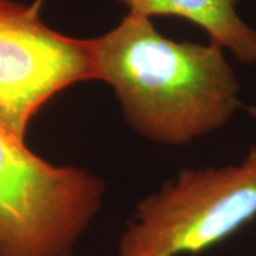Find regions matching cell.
I'll return each mask as SVG.
<instances>
[{"instance_id":"obj_1","label":"cell","mask_w":256,"mask_h":256,"mask_svg":"<svg viewBox=\"0 0 256 256\" xmlns=\"http://www.w3.org/2000/svg\"><path fill=\"white\" fill-rule=\"evenodd\" d=\"M92 46L97 80L114 88L126 120L148 140L188 144L238 108L239 82L220 44L175 42L151 18L128 13Z\"/></svg>"},{"instance_id":"obj_2","label":"cell","mask_w":256,"mask_h":256,"mask_svg":"<svg viewBox=\"0 0 256 256\" xmlns=\"http://www.w3.org/2000/svg\"><path fill=\"white\" fill-rule=\"evenodd\" d=\"M102 195L100 178L52 165L0 124V256H74Z\"/></svg>"},{"instance_id":"obj_3","label":"cell","mask_w":256,"mask_h":256,"mask_svg":"<svg viewBox=\"0 0 256 256\" xmlns=\"http://www.w3.org/2000/svg\"><path fill=\"white\" fill-rule=\"evenodd\" d=\"M256 218V146L240 165L180 172L138 205L120 256L201 254Z\"/></svg>"},{"instance_id":"obj_4","label":"cell","mask_w":256,"mask_h":256,"mask_svg":"<svg viewBox=\"0 0 256 256\" xmlns=\"http://www.w3.org/2000/svg\"><path fill=\"white\" fill-rule=\"evenodd\" d=\"M97 80L92 40L64 36L36 6L0 0V124L24 140L43 106L76 82Z\"/></svg>"},{"instance_id":"obj_5","label":"cell","mask_w":256,"mask_h":256,"mask_svg":"<svg viewBox=\"0 0 256 256\" xmlns=\"http://www.w3.org/2000/svg\"><path fill=\"white\" fill-rule=\"evenodd\" d=\"M128 13L146 18L175 16L198 24L210 43L228 48L244 64H256V30L236 13L240 0H116Z\"/></svg>"},{"instance_id":"obj_6","label":"cell","mask_w":256,"mask_h":256,"mask_svg":"<svg viewBox=\"0 0 256 256\" xmlns=\"http://www.w3.org/2000/svg\"><path fill=\"white\" fill-rule=\"evenodd\" d=\"M248 111H249V114H250V116H252V117L256 120V107H250V108H249Z\"/></svg>"}]
</instances>
